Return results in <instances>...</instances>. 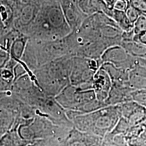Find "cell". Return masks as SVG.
I'll return each instance as SVG.
<instances>
[{
  "instance_id": "1",
  "label": "cell",
  "mask_w": 146,
  "mask_h": 146,
  "mask_svg": "<svg viewBox=\"0 0 146 146\" xmlns=\"http://www.w3.org/2000/svg\"><path fill=\"white\" fill-rule=\"evenodd\" d=\"M39 15L47 23L55 40L66 37L72 32L58 0L48 3L42 8Z\"/></svg>"
},
{
  "instance_id": "2",
  "label": "cell",
  "mask_w": 146,
  "mask_h": 146,
  "mask_svg": "<svg viewBox=\"0 0 146 146\" xmlns=\"http://www.w3.org/2000/svg\"><path fill=\"white\" fill-rule=\"evenodd\" d=\"M66 20L72 32L78 30L87 17L80 11L76 0H58Z\"/></svg>"
},
{
  "instance_id": "3",
  "label": "cell",
  "mask_w": 146,
  "mask_h": 146,
  "mask_svg": "<svg viewBox=\"0 0 146 146\" xmlns=\"http://www.w3.org/2000/svg\"><path fill=\"white\" fill-rule=\"evenodd\" d=\"M79 10L86 17L104 13L110 16L113 9L108 7L104 0H76Z\"/></svg>"
},
{
  "instance_id": "4",
  "label": "cell",
  "mask_w": 146,
  "mask_h": 146,
  "mask_svg": "<svg viewBox=\"0 0 146 146\" xmlns=\"http://www.w3.org/2000/svg\"><path fill=\"white\" fill-rule=\"evenodd\" d=\"M129 55L122 47L118 46L111 47L105 50L102 58L107 62L121 63L125 62Z\"/></svg>"
},
{
  "instance_id": "5",
  "label": "cell",
  "mask_w": 146,
  "mask_h": 146,
  "mask_svg": "<svg viewBox=\"0 0 146 146\" xmlns=\"http://www.w3.org/2000/svg\"><path fill=\"white\" fill-rule=\"evenodd\" d=\"M33 143L21 138L17 131V126H14L0 137V146H27Z\"/></svg>"
},
{
  "instance_id": "6",
  "label": "cell",
  "mask_w": 146,
  "mask_h": 146,
  "mask_svg": "<svg viewBox=\"0 0 146 146\" xmlns=\"http://www.w3.org/2000/svg\"><path fill=\"white\" fill-rule=\"evenodd\" d=\"M122 47L127 52L134 58L146 59V46L131 40H122Z\"/></svg>"
},
{
  "instance_id": "7",
  "label": "cell",
  "mask_w": 146,
  "mask_h": 146,
  "mask_svg": "<svg viewBox=\"0 0 146 146\" xmlns=\"http://www.w3.org/2000/svg\"><path fill=\"white\" fill-rule=\"evenodd\" d=\"M27 41V38L24 36L18 37L14 40L9 50L11 58L15 61L21 60L26 51Z\"/></svg>"
},
{
  "instance_id": "8",
  "label": "cell",
  "mask_w": 146,
  "mask_h": 146,
  "mask_svg": "<svg viewBox=\"0 0 146 146\" xmlns=\"http://www.w3.org/2000/svg\"><path fill=\"white\" fill-rule=\"evenodd\" d=\"M99 138L78 134L71 136L68 140L66 146H97Z\"/></svg>"
},
{
  "instance_id": "9",
  "label": "cell",
  "mask_w": 146,
  "mask_h": 146,
  "mask_svg": "<svg viewBox=\"0 0 146 146\" xmlns=\"http://www.w3.org/2000/svg\"><path fill=\"white\" fill-rule=\"evenodd\" d=\"M38 9L33 4H27L21 10L19 21L22 26H27L35 21L38 15Z\"/></svg>"
},
{
  "instance_id": "10",
  "label": "cell",
  "mask_w": 146,
  "mask_h": 146,
  "mask_svg": "<svg viewBox=\"0 0 146 146\" xmlns=\"http://www.w3.org/2000/svg\"><path fill=\"white\" fill-rule=\"evenodd\" d=\"M120 29L124 32L133 31L134 25L131 23L125 14V11H120L113 9L110 16Z\"/></svg>"
},
{
  "instance_id": "11",
  "label": "cell",
  "mask_w": 146,
  "mask_h": 146,
  "mask_svg": "<svg viewBox=\"0 0 146 146\" xmlns=\"http://www.w3.org/2000/svg\"><path fill=\"white\" fill-rule=\"evenodd\" d=\"M14 121L11 113L8 110L0 108V137L14 127Z\"/></svg>"
},
{
  "instance_id": "12",
  "label": "cell",
  "mask_w": 146,
  "mask_h": 146,
  "mask_svg": "<svg viewBox=\"0 0 146 146\" xmlns=\"http://www.w3.org/2000/svg\"><path fill=\"white\" fill-rule=\"evenodd\" d=\"M34 88V82L28 74H26L15 80L12 89L20 93H26Z\"/></svg>"
},
{
  "instance_id": "13",
  "label": "cell",
  "mask_w": 146,
  "mask_h": 146,
  "mask_svg": "<svg viewBox=\"0 0 146 146\" xmlns=\"http://www.w3.org/2000/svg\"><path fill=\"white\" fill-rule=\"evenodd\" d=\"M13 9L6 0H0V17L5 28L9 26L13 21Z\"/></svg>"
},
{
  "instance_id": "14",
  "label": "cell",
  "mask_w": 146,
  "mask_h": 146,
  "mask_svg": "<svg viewBox=\"0 0 146 146\" xmlns=\"http://www.w3.org/2000/svg\"><path fill=\"white\" fill-rule=\"evenodd\" d=\"M16 61H17V63L13 69L14 81L23 75L27 74V66L26 64L22 62L21 60H17Z\"/></svg>"
},
{
  "instance_id": "15",
  "label": "cell",
  "mask_w": 146,
  "mask_h": 146,
  "mask_svg": "<svg viewBox=\"0 0 146 146\" xmlns=\"http://www.w3.org/2000/svg\"><path fill=\"white\" fill-rule=\"evenodd\" d=\"M146 30V16L141 14L134 24V34Z\"/></svg>"
},
{
  "instance_id": "16",
  "label": "cell",
  "mask_w": 146,
  "mask_h": 146,
  "mask_svg": "<svg viewBox=\"0 0 146 146\" xmlns=\"http://www.w3.org/2000/svg\"><path fill=\"white\" fill-rule=\"evenodd\" d=\"M125 11L127 17L128 18L129 21H131V23L133 25L141 15V14L134 7H133L129 4V3H128L127 7Z\"/></svg>"
},
{
  "instance_id": "17",
  "label": "cell",
  "mask_w": 146,
  "mask_h": 146,
  "mask_svg": "<svg viewBox=\"0 0 146 146\" xmlns=\"http://www.w3.org/2000/svg\"><path fill=\"white\" fill-rule=\"evenodd\" d=\"M129 3L141 14L146 16V0H129Z\"/></svg>"
},
{
  "instance_id": "18",
  "label": "cell",
  "mask_w": 146,
  "mask_h": 146,
  "mask_svg": "<svg viewBox=\"0 0 146 146\" xmlns=\"http://www.w3.org/2000/svg\"><path fill=\"white\" fill-rule=\"evenodd\" d=\"M11 58V55L9 51L5 49H0V70L5 67Z\"/></svg>"
},
{
  "instance_id": "19",
  "label": "cell",
  "mask_w": 146,
  "mask_h": 146,
  "mask_svg": "<svg viewBox=\"0 0 146 146\" xmlns=\"http://www.w3.org/2000/svg\"><path fill=\"white\" fill-rule=\"evenodd\" d=\"M13 83L5 79L0 70V93L8 92L12 89Z\"/></svg>"
},
{
  "instance_id": "20",
  "label": "cell",
  "mask_w": 146,
  "mask_h": 146,
  "mask_svg": "<svg viewBox=\"0 0 146 146\" xmlns=\"http://www.w3.org/2000/svg\"><path fill=\"white\" fill-rule=\"evenodd\" d=\"M129 2L125 0H116L113 6V9L120 11H125Z\"/></svg>"
},
{
  "instance_id": "21",
  "label": "cell",
  "mask_w": 146,
  "mask_h": 146,
  "mask_svg": "<svg viewBox=\"0 0 146 146\" xmlns=\"http://www.w3.org/2000/svg\"><path fill=\"white\" fill-rule=\"evenodd\" d=\"M133 40L146 46V30L134 34Z\"/></svg>"
},
{
  "instance_id": "22",
  "label": "cell",
  "mask_w": 146,
  "mask_h": 146,
  "mask_svg": "<svg viewBox=\"0 0 146 146\" xmlns=\"http://www.w3.org/2000/svg\"><path fill=\"white\" fill-rule=\"evenodd\" d=\"M137 98L140 102L143 105L146 106V93H142L137 95Z\"/></svg>"
},
{
  "instance_id": "23",
  "label": "cell",
  "mask_w": 146,
  "mask_h": 146,
  "mask_svg": "<svg viewBox=\"0 0 146 146\" xmlns=\"http://www.w3.org/2000/svg\"><path fill=\"white\" fill-rule=\"evenodd\" d=\"M104 1L108 6V7L111 9H113V5L116 0H104Z\"/></svg>"
},
{
  "instance_id": "24",
  "label": "cell",
  "mask_w": 146,
  "mask_h": 146,
  "mask_svg": "<svg viewBox=\"0 0 146 146\" xmlns=\"http://www.w3.org/2000/svg\"><path fill=\"white\" fill-rule=\"evenodd\" d=\"M4 28H5V27L3 26V24L2 22L1 17H0V31H1L2 29H3Z\"/></svg>"
},
{
  "instance_id": "25",
  "label": "cell",
  "mask_w": 146,
  "mask_h": 146,
  "mask_svg": "<svg viewBox=\"0 0 146 146\" xmlns=\"http://www.w3.org/2000/svg\"><path fill=\"white\" fill-rule=\"evenodd\" d=\"M143 63H144V66L146 68V59H143Z\"/></svg>"
},
{
  "instance_id": "26",
  "label": "cell",
  "mask_w": 146,
  "mask_h": 146,
  "mask_svg": "<svg viewBox=\"0 0 146 146\" xmlns=\"http://www.w3.org/2000/svg\"><path fill=\"white\" fill-rule=\"evenodd\" d=\"M5 49V47H2V46H0V49ZM5 50H7V49H5Z\"/></svg>"
}]
</instances>
